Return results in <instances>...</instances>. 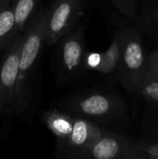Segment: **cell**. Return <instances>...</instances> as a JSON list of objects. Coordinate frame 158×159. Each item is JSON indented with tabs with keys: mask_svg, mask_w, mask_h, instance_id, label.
I'll return each mask as SVG.
<instances>
[{
	"mask_svg": "<svg viewBox=\"0 0 158 159\" xmlns=\"http://www.w3.org/2000/svg\"><path fill=\"white\" fill-rule=\"evenodd\" d=\"M47 9L34 14L22 31L23 42L19 61L15 114H22L33 93V76L36 61L45 44Z\"/></svg>",
	"mask_w": 158,
	"mask_h": 159,
	"instance_id": "6da1fadb",
	"label": "cell"
},
{
	"mask_svg": "<svg viewBox=\"0 0 158 159\" xmlns=\"http://www.w3.org/2000/svg\"><path fill=\"white\" fill-rule=\"evenodd\" d=\"M60 107L72 116L88 118L100 125L120 123L126 116L121 99L107 91H83L64 100Z\"/></svg>",
	"mask_w": 158,
	"mask_h": 159,
	"instance_id": "7a4b0ae2",
	"label": "cell"
},
{
	"mask_svg": "<svg viewBox=\"0 0 158 159\" xmlns=\"http://www.w3.org/2000/svg\"><path fill=\"white\" fill-rule=\"evenodd\" d=\"M121 53L117 67L119 80L129 92H140L146 75L147 56L140 32L135 28L120 31Z\"/></svg>",
	"mask_w": 158,
	"mask_h": 159,
	"instance_id": "3957f363",
	"label": "cell"
},
{
	"mask_svg": "<svg viewBox=\"0 0 158 159\" xmlns=\"http://www.w3.org/2000/svg\"><path fill=\"white\" fill-rule=\"evenodd\" d=\"M84 24H76L58 42V79L61 84L69 83L83 75L86 52Z\"/></svg>",
	"mask_w": 158,
	"mask_h": 159,
	"instance_id": "277c9868",
	"label": "cell"
},
{
	"mask_svg": "<svg viewBox=\"0 0 158 159\" xmlns=\"http://www.w3.org/2000/svg\"><path fill=\"white\" fill-rule=\"evenodd\" d=\"M86 0H55L47 9L45 44L52 46L70 32L83 16Z\"/></svg>",
	"mask_w": 158,
	"mask_h": 159,
	"instance_id": "5b68a950",
	"label": "cell"
},
{
	"mask_svg": "<svg viewBox=\"0 0 158 159\" xmlns=\"http://www.w3.org/2000/svg\"><path fill=\"white\" fill-rule=\"evenodd\" d=\"M23 42L22 33L10 42L0 62V115L15 112L19 61Z\"/></svg>",
	"mask_w": 158,
	"mask_h": 159,
	"instance_id": "8992f818",
	"label": "cell"
},
{
	"mask_svg": "<svg viewBox=\"0 0 158 159\" xmlns=\"http://www.w3.org/2000/svg\"><path fill=\"white\" fill-rule=\"evenodd\" d=\"M73 116V129L60 158L82 159L88 149L105 131L100 124L92 120Z\"/></svg>",
	"mask_w": 158,
	"mask_h": 159,
	"instance_id": "52a82bcc",
	"label": "cell"
},
{
	"mask_svg": "<svg viewBox=\"0 0 158 159\" xmlns=\"http://www.w3.org/2000/svg\"><path fill=\"white\" fill-rule=\"evenodd\" d=\"M135 143L122 135L104 131L82 159H132Z\"/></svg>",
	"mask_w": 158,
	"mask_h": 159,
	"instance_id": "ba28073f",
	"label": "cell"
},
{
	"mask_svg": "<svg viewBox=\"0 0 158 159\" xmlns=\"http://www.w3.org/2000/svg\"><path fill=\"white\" fill-rule=\"evenodd\" d=\"M42 119L56 137L55 155L61 157L74 126V116L64 111L54 109L43 114Z\"/></svg>",
	"mask_w": 158,
	"mask_h": 159,
	"instance_id": "9c48e42d",
	"label": "cell"
},
{
	"mask_svg": "<svg viewBox=\"0 0 158 159\" xmlns=\"http://www.w3.org/2000/svg\"><path fill=\"white\" fill-rule=\"evenodd\" d=\"M17 36L12 0H0V50Z\"/></svg>",
	"mask_w": 158,
	"mask_h": 159,
	"instance_id": "30bf717a",
	"label": "cell"
},
{
	"mask_svg": "<svg viewBox=\"0 0 158 159\" xmlns=\"http://www.w3.org/2000/svg\"><path fill=\"white\" fill-rule=\"evenodd\" d=\"M121 53L120 31L115 32L109 48L105 52H100V63L94 69L101 74H110L117 70Z\"/></svg>",
	"mask_w": 158,
	"mask_h": 159,
	"instance_id": "8fae6325",
	"label": "cell"
},
{
	"mask_svg": "<svg viewBox=\"0 0 158 159\" xmlns=\"http://www.w3.org/2000/svg\"><path fill=\"white\" fill-rule=\"evenodd\" d=\"M41 0H12L17 34L22 33Z\"/></svg>",
	"mask_w": 158,
	"mask_h": 159,
	"instance_id": "7c38bea8",
	"label": "cell"
},
{
	"mask_svg": "<svg viewBox=\"0 0 158 159\" xmlns=\"http://www.w3.org/2000/svg\"><path fill=\"white\" fill-rule=\"evenodd\" d=\"M158 159V143H136L132 159Z\"/></svg>",
	"mask_w": 158,
	"mask_h": 159,
	"instance_id": "4fadbf2b",
	"label": "cell"
},
{
	"mask_svg": "<svg viewBox=\"0 0 158 159\" xmlns=\"http://www.w3.org/2000/svg\"><path fill=\"white\" fill-rule=\"evenodd\" d=\"M111 4L124 16L136 19L138 16L137 0H109Z\"/></svg>",
	"mask_w": 158,
	"mask_h": 159,
	"instance_id": "5bb4252c",
	"label": "cell"
},
{
	"mask_svg": "<svg viewBox=\"0 0 158 159\" xmlns=\"http://www.w3.org/2000/svg\"><path fill=\"white\" fill-rule=\"evenodd\" d=\"M147 100H151L153 102H158V81L154 79L145 78L142 89L140 90Z\"/></svg>",
	"mask_w": 158,
	"mask_h": 159,
	"instance_id": "9a60e30c",
	"label": "cell"
},
{
	"mask_svg": "<svg viewBox=\"0 0 158 159\" xmlns=\"http://www.w3.org/2000/svg\"><path fill=\"white\" fill-rule=\"evenodd\" d=\"M145 78L158 81V50L147 57Z\"/></svg>",
	"mask_w": 158,
	"mask_h": 159,
	"instance_id": "2e32d148",
	"label": "cell"
},
{
	"mask_svg": "<svg viewBox=\"0 0 158 159\" xmlns=\"http://www.w3.org/2000/svg\"><path fill=\"white\" fill-rule=\"evenodd\" d=\"M142 5L144 16L155 22L158 18V0H142Z\"/></svg>",
	"mask_w": 158,
	"mask_h": 159,
	"instance_id": "e0dca14e",
	"label": "cell"
},
{
	"mask_svg": "<svg viewBox=\"0 0 158 159\" xmlns=\"http://www.w3.org/2000/svg\"><path fill=\"white\" fill-rule=\"evenodd\" d=\"M155 22H156V23H157V24H158V18L156 19V20H155Z\"/></svg>",
	"mask_w": 158,
	"mask_h": 159,
	"instance_id": "ac0fdd59",
	"label": "cell"
},
{
	"mask_svg": "<svg viewBox=\"0 0 158 159\" xmlns=\"http://www.w3.org/2000/svg\"><path fill=\"white\" fill-rule=\"evenodd\" d=\"M157 130H158V128H157Z\"/></svg>",
	"mask_w": 158,
	"mask_h": 159,
	"instance_id": "d6986e66",
	"label": "cell"
}]
</instances>
